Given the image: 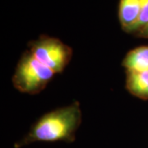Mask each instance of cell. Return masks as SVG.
I'll return each mask as SVG.
<instances>
[{
    "label": "cell",
    "instance_id": "cell-1",
    "mask_svg": "<svg viewBox=\"0 0 148 148\" xmlns=\"http://www.w3.org/2000/svg\"><path fill=\"white\" fill-rule=\"evenodd\" d=\"M82 123L79 102L50 111L40 118L23 138L14 144V148H21L33 143H73Z\"/></svg>",
    "mask_w": 148,
    "mask_h": 148
},
{
    "label": "cell",
    "instance_id": "cell-2",
    "mask_svg": "<svg viewBox=\"0 0 148 148\" xmlns=\"http://www.w3.org/2000/svg\"><path fill=\"white\" fill-rule=\"evenodd\" d=\"M54 74L53 70L41 64L29 51H26L17 63L12 83L20 92L35 95L45 88Z\"/></svg>",
    "mask_w": 148,
    "mask_h": 148
},
{
    "label": "cell",
    "instance_id": "cell-3",
    "mask_svg": "<svg viewBox=\"0 0 148 148\" xmlns=\"http://www.w3.org/2000/svg\"><path fill=\"white\" fill-rule=\"evenodd\" d=\"M30 53L56 73H61L70 63L73 49L60 40L41 36L29 43Z\"/></svg>",
    "mask_w": 148,
    "mask_h": 148
},
{
    "label": "cell",
    "instance_id": "cell-4",
    "mask_svg": "<svg viewBox=\"0 0 148 148\" xmlns=\"http://www.w3.org/2000/svg\"><path fill=\"white\" fill-rule=\"evenodd\" d=\"M122 65L127 72L148 71V45L130 50L123 58Z\"/></svg>",
    "mask_w": 148,
    "mask_h": 148
},
{
    "label": "cell",
    "instance_id": "cell-5",
    "mask_svg": "<svg viewBox=\"0 0 148 148\" xmlns=\"http://www.w3.org/2000/svg\"><path fill=\"white\" fill-rule=\"evenodd\" d=\"M126 88L132 95L148 100V71L127 72Z\"/></svg>",
    "mask_w": 148,
    "mask_h": 148
},
{
    "label": "cell",
    "instance_id": "cell-6",
    "mask_svg": "<svg viewBox=\"0 0 148 148\" xmlns=\"http://www.w3.org/2000/svg\"><path fill=\"white\" fill-rule=\"evenodd\" d=\"M141 0H120L119 17L122 28L127 32L137 21L140 13Z\"/></svg>",
    "mask_w": 148,
    "mask_h": 148
},
{
    "label": "cell",
    "instance_id": "cell-7",
    "mask_svg": "<svg viewBox=\"0 0 148 148\" xmlns=\"http://www.w3.org/2000/svg\"><path fill=\"white\" fill-rule=\"evenodd\" d=\"M148 24V0H141L140 13L137 21L130 27L127 33L137 34Z\"/></svg>",
    "mask_w": 148,
    "mask_h": 148
},
{
    "label": "cell",
    "instance_id": "cell-8",
    "mask_svg": "<svg viewBox=\"0 0 148 148\" xmlns=\"http://www.w3.org/2000/svg\"><path fill=\"white\" fill-rule=\"evenodd\" d=\"M138 37H142V38H148V24L146 27L143 28L139 32L136 34Z\"/></svg>",
    "mask_w": 148,
    "mask_h": 148
}]
</instances>
